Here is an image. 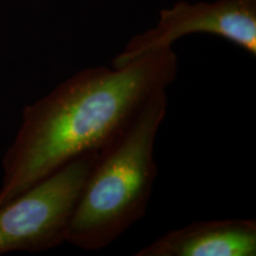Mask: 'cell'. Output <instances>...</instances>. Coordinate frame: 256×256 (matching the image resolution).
<instances>
[{
  "label": "cell",
  "mask_w": 256,
  "mask_h": 256,
  "mask_svg": "<svg viewBox=\"0 0 256 256\" xmlns=\"http://www.w3.org/2000/svg\"><path fill=\"white\" fill-rule=\"evenodd\" d=\"M177 74V54L160 48L121 66L80 70L26 106L2 159L0 206L78 156L101 150Z\"/></svg>",
  "instance_id": "6da1fadb"
},
{
  "label": "cell",
  "mask_w": 256,
  "mask_h": 256,
  "mask_svg": "<svg viewBox=\"0 0 256 256\" xmlns=\"http://www.w3.org/2000/svg\"><path fill=\"white\" fill-rule=\"evenodd\" d=\"M166 112L168 94L160 89L98 150L72 211L66 242L98 250L145 215L158 174L154 144Z\"/></svg>",
  "instance_id": "7a4b0ae2"
},
{
  "label": "cell",
  "mask_w": 256,
  "mask_h": 256,
  "mask_svg": "<svg viewBox=\"0 0 256 256\" xmlns=\"http://www.w3.org/2000/svg\"><path fill=\"white\" fill-rule=\"evenodd\" d=\"M98 151L84 153L0 206V255L66 242L69 222Z\"/></svg>",
  "instance_id": "3957f363"
},
{
  "label": "cell",
  "mask_w": 256,
  "mask_h": 256,
  "mask_svg": "<svg viewBox=\"0 0 256 256\" xmlns=\"http://www.w3.org/2000/svg\"><path fill=\"white\" fill-rule=\"evenodd\" d=\"M194 34L217 36L256 55V0L178 2L160 11L156 26L130 40L113 60L121 66L150 51L172 46L179 38Z\"/></svg>",
  "instance_id": "277c9868"
},
{
  "label": "cell",
  "mask_w": 256,
  "mask_h": 256,
  "mask_svg": "<svg viewBox=\"0 0 256 256\" xmlns=\"http://www.w3.org/2000/svg\"><path fill=\"white\" fill-rule=\"evenodd\" d=\"M136 256H255V220L192 222L165 232Z\"/></svg>",
  "instance_id": "5b68a950"
}]
</instances>
